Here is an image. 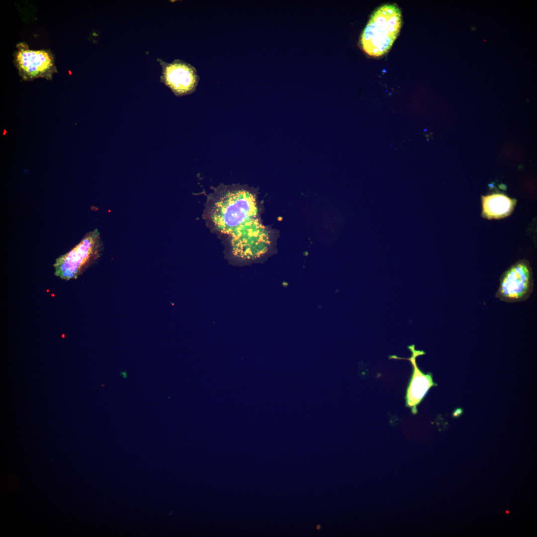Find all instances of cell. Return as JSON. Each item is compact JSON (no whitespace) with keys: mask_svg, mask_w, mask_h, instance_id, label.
Here are the masks:
<instances>
[{"mask_svg":"<svg viewBox=\"0 0 537 537\" xmlns=\"http://www.w3.org/2000/svg\"><path fill=\"white\" fill-rule=\"evenodd\" d=\"M14 53V63L23 80L38 78L51 80L57 73L54 57L49 50L30 49L25 42L17 44Z\"/></svg>","mask_w":537,"mask_h":537,"instance_id":"cell-4","label":"cell"},{"mask_svg":"<svg viewBox=\"0 0 537 537\" xmlns=\"http://www.w3.org/2000/svg\"><path fill=\"white\" fill-rule=\"evenodd\" d=\"M102 247L98 231L89 232L73 249L56 259L54 265L55 275L65 280L77 278L98 258Z\"/></svg>","mask_w":537,"mask_h":537,"instance_id":"cell-3","label":"cell"},{"mask_svg":"<svg viewBox=\"0 0 537 537\" xmlns=\"http://www.w3.org/2000/svg\"><path fill=\"white\" fill-rule=\"evenodd\" d=\"M164 81L175 94L182 95L194 90L198 84V77L191 65L176 60L165 66Z\"/></svg>","mask_w":537,"mask_h":537,"instance_id":"cell-8","label":"cell"},{"mask_svg":"<svg viewBox=\"0 0 537 537\" xmlns=\"http://www.w3.org/2000/svg\"><path fill=\"white\" fill-rule=\"evenodd\" d=\"M408 348L411 352L409 358H405L395 356H390V358L406 359L410 361L413 366V373L406 392V406L411 409L412 413H417V406L420 404L429 389L435 384L430 374H424L418 367L416 358L425 353L423 351L417 350L414 345Z\"/></svg>","mask_w":537,"mask_h":537,"instance_id":"cell-7","label":"cell"},{"mask_svg":"<svg viewBox=\"0 0 537 537\" xmlns=\"http://www.w3.org/2000/svg\"><path fill=\"white\" fill-rule=\"evenodd\" d=\"M533 286L532 268L527 261L522 260L503 274L496 297L507 302L523 301L530 297Z\"/></svg>","mask_w":537,"mask_h":537,"instance_id":"cell-6","label":"cell"},{"mask_svg":"<svg viewBox=\"0 0 537 537\" xmlns=\"http://www.w3.org/2000/svg\"><path fill=\"white\" fill-rule=\"evenodd\" d=\"M402 24L400 10L393 4L378 7L371 15L360 36L362 50L372 57L387 53L397 37Z\"/></svg>","mask_w":537,"mask_h":537,"instance_id":"cell-2","label":"cell"},{"mask_svg":"<svg viewBox=\"0 0 537 537\" xmlns=\"http://www.w3.org/2000/svg\"><path fill=\"white\" fill-rule=\"evenodd\" d=\"M208 216L219 231L230 234L255 218L257 208L254 194L241 186H222L210 195Z\"/></svg>","mask_w":537,"mask_h":537,"instance_id":"cell-1","label":"cell"},{"mask_svg":"<svg viewBox=\"0 0 537 537\" xmlns=\"http://www.w3.org/2000/svg\"><path fill=\"white\" fill-rule=\"evenodd\" d=\"M482 215L488 219H500L508 216L513 211L516 200L503 193H493L482 196Z\"/></svg>","mask_w":537,"mask_h":537,"instance_id":"cell-9","label":"cell"},{"mask_svg":"<svg viewBox=\"0 0 537 537\" xmlns=\"http://www.w3.org/2000/svg\"><path fill=\"white\" fill-rule=\"evenodd\" d=\"M230 234L232 253L239 259L247 261L255 259L267 248L268 243L267 233L255 218Z\"/></svg>","mask_w":537,"mask_h":537,"instance_id":"cell-5","label":"cell"}]
</instances>
